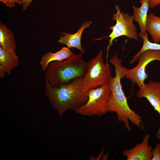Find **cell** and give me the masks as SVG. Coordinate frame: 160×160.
<instances>
[{
  "label": "cell",
  "mask_w": 160,
  "mask_h": 160,
  "mask_svg": "<svg viewBox=\"0 0 160 160\" xmlns=\"http://www.w3.org/2000/svg\"><path fill=\"white\" fill-rule=\"evenodd\" d=\"M141 6L137 7L134 5L132 6L133 10V15L135 21L137 22L140 29V32L144 33H146V24L148 16V12L149 6L148 0H140Z\"/></svg>",
  "instance_id": "12"
},
{
  "label": "cell",
  "mask_w": 160,
  "mask_h": 160,
  "mask_svg": "<svg viewBox=\"0 0 160 160\" xmlns=\"http://www.w3.org/2000/svg\"><path fill=\"white\" fill-rule=\"evenodd\" d=\"M110 94L108 84L89 90L87 102L75 111L76 113L88 116H101L109 112Z\"/></svg>",
  "instance_id": "5"
},
{
  "label": "cell",
  "mask_w": 160,
  "mask_h": 160,
  "mask_svg": "<svg viewBox=\"0 0 160 160\" xmlns=\"http://www.w3.org/2000/svg\"><path fill=\"white\" fill-rule=\"evenodd\" d=\"M149 7L154 9L159 5H160V0H148Z\"/></svg>",
  "instance_id": "19"
},
{
  "label": "cell",
  "mask_w": 160,
  "mask_h": 160,
  "mask_svg": "<svg viewBox=\"0 0 160 160\" xmlns=\"http://www.w3.org/2000/svg\"><path fill=\"white\" fill-rule=\"evenodd\" d=\"M152 157L151 160H160V143L156 145L152 151Z\"/></svg>",
  "instance_id": "17"
},
{
  "label": "cell",
  "mask_w": 160,
  "mask_h": 160,
  "mask_svg": "<svg viewBox=\"0 0 160 160\" xmlns=\"http://www.w3.org/2000/svg\"><path fill=\"white\" fill-rule=\"evenodd\" d=\"M139 35L143 39V45L140 51L133 56L130 61V64H132L135 62L140 54L145 50L148 49L160 50V44L150 42L148 39L147 32L144 33L140 32Z\"/></svg>",
  "instance_id": "16"
},
{
  "label": "cell",
  "mask_w": 160,
  "mask_h": 160,
  "mask_svg": "<svg viewBox=\"0 0 160 160\" xmlns=\"http://www.w3.org/2000/svg\"><path fill=\"white\" fill-rule=\"evenodd\" d=\"M0 46L8 51H15L17 47L13 33L1 21Z\"/></svg>",
  "instance_id": "14"
},
{
  "label": "cell",
  "mask_w": 160,
  "mask_h": 160,
  "mask_svg": "<svg viewBox=\"0 0 160 160\" xmlns=\"http://www.w3.org/2000/svg\"><path fill=\"white\" fill-rule=\"evenodd\" d=\"M136 96L139 98H146L160 116V82L150 80L143 88H140ZM155 135L160 140V125Z\"/></svg>",
  "instance_id": "8"
},
{
  "label": "cell",
  "mask_w": 160,
  "mask_h": 160,
  "mask_svg": "<svg viewBox=\"0 0 160 160\" xmlns=\"http://www.w3.org/2000/svg\"><path fill=\"white\" fill-rule=\"evenodd\" d=\"M83 54L81 52L74 54L67 59L50 63L46 70L45 81H47L52 86L57 87L76 79L83 78L88 67Z\"/></svg>",
  "instance_id": "3"
},
{
  "label": "cell",
  "mask_w": 160,
  "mask_h": 160,
  "mask_svg": "<svg viewBox=\"0 0 160 160\" xmlns=\"http://www.w3.org/2000/svg\"><path fill=\"white\" fill-rule=\"evenodd\" d=\"M23 9V10L27 9L33 0H21Z\"/></svg>",
  "instance_id": "20"
},
{
  "label": "cell",
  "mask_w": 160,
  "mask_h": 160,
  "mask_svg": "<svg viewBox=\"0 0 160 160\" xmlns=\"http://www.w3.org/2000/svg\"><path fill=\"white\" fill-rule=\"evenodd\" d=\"M146 30L151 35L154 43L160 41V17L152 12L148 15Z\"/></svg>",
  "instance_id": "15"
},
{
  "label": "cell",
  "mask_w": 160,
  "mask_h": 160,
  "mask_svg": "<svg viewBox=\"0 0 160 160\" xmlns=\"http://www.w3.org/2000/svg\"><path fill=\"white\" fill-rule=\"evenodd\" d=\"M6 73V70L4 67L0 64V78H2L4 77Z\"/></svg>",
  "instance_id": "21"
},
{
  "label": "cell",
  "mask_w": 160,
  "mask_h": 160,
  "mask_svg": "<svg viewBox=\"0 0 160 160\" xmlns=\"http://www.w3.org/2000/svg\"><path fill=\"white\" fill-rule=\"evenodd\" d=\"M115 8L117 12L113 15L112 19L116 23L114 25H111L109 28L112 31L108 36L110 38L109 44L107 47L106 58L107 59L110 47L113 44V41L116 39L122 36H125L129 39L135 40L138 39V34L136 31L137 27L133 23V15H130L127 13H124L121 12V8L116 5Z\"/></svg>",
  "instance_id": "6"
},
{
  "label": "cell",
  "mask_w": 160,
  "mask_h": 160,
  "mask_svg": "<svg viewBox=\"0 0 160 160\" xmlns=\"http://www.w3.org/2000/svg\"><path fill=\"white\" fill-rule=\"evenodd\" d=\"M122 61L118 58L116 54L109 60L114 67L115 74L114 77H111L108 84L110 90L108 111L116 113L118 121L123 123L127 131H131L129 121L141 129H143L145 125L142 117L129 108L122 89L121 80L125 78V67L122 65Z\"/></svg>",
  "instance_id": "1"
},
{
  "label": "cell",
  "mask_w": 160,
  "mask_h": 160,
  "mask_svg": "<svg viewBox=\"0 0 160 160\" xmlns=\"http://www.w3.org/2000/svg\"><path fill=\"white\" fill-rule=\"evenodd\" d=\"M150 135L146 134L142 141L137 144L132 148L126 149L122 152L123 155L127 160H151L152 148L149 145Z\"/></svg>",
  "instance_id": "9"
},
{
  "label": "cell",
  "mask_w": 160,
  "mask_h": 160,
  "mask_svg": "<svg viewBox=\"0 0 160 160\" xmlns=\"http://www.w3.org/2000/svg\"><path fill=\"white\" fill-rule=\"evenodd\" d=\"M88 69L82 83L87 91L107 84L112 76L109 64L104 62L103 52L87 62Z\"/></svg>",
  "instance_id": "4"
},
{
  "label": "cell",
  "mask_w": 160,
  "mask_h": 160,
  "mask_svg": "<svg viewBox=\"0 0 160 160\" xmlns=\"http://www.w3.org/2000/svg\"><path fill=\"white\" fill-rule=\"evenodd\" d=\"M0 64L4 67L6 73L10 75L12 69L19 64L18 57L15 51H8L0 46Z\"/></svg>",
  "instance_id": "13"
},
{
  "label": "cell",
  "mask_w": 160,
  "mask_h": 160,
  "mask_svg": "<svg viewBox=\"0 0 160 160\" xmlns=\"http://www.w3.org/2000/svg\"><path fill=\"white\" fill-rule=\"evenodd\" d=\"M83 79L78 78L57 87L45 81V95L60 115L68 110L76 111L87 102L88 91L84 87Z\"/></svg>",
  "instance_id": "2"
},
{
  "label": "cell",
  "mask_w": 160,
  "mask_h": 160,
  "mask_svg": "<svg viewBox=\"0 0 160 160\" xmlns=\"http://www.w3.org/2000/svg\"><path fill=\"white\" fill-rule=\"evenodd\" d=\"M73 54L67 47H63L60 50L55 53L51 51L47 52L42 56L40 61L41 69L45 71L50 63L56 61H63L69 58Z\"/></svg>",
  "instance_id": "11"
},
{
  "label": "cell",
  "mask_w": 160,
  "mask_h": 160,
  "mask_svg": "<svg viewBox=\"0 0 160 160\" xmlns=\"http://www.w3.org/2000/svg\"><path fill=\"white\" fill-rule=\"evenodd\" d=\"M91 23V21L84 22L78 31L74 34L63 32L58 42L61 44L65 45L69 48H76L80 51L81 53L83 54L85 52V50L81 47V35L84 30L89 27Z\"/></svg>",
  "instance_id": "10"
},
{
  "label": "cell",
  "mask_w": 160,
  "mask_h": 160,
  "mask_svg": "<svg viewBox=\"0 0 160 160\" xmlns=\"http://www.w3.org/2000/svg\"><path fill=\"white\" fill-rule=\"evenodd\" d=\"M138 63L134 68L127 69L125 68L124 77L129 80L133 84H136L140 88L145 86V81L148 77L145 68L150 62L157 60L160 62V50L148 49L139 55Z\"/></svg>",
  "instance_id": "7"
},
{
  "label": "cell",
  "mask_w": 160,
  "mask_h": 160,
  "mask_svg": "<svg viewBox=\"0 0 160 160\" xmlns=\"http://www.w3.org/2000/svg\"><path fill=\"white\" fill-rule=\"evenodd\" d=\"M0 1L5 4L6 7H9L10 8L15 6V3L19 5L22 4L21 0H0Z\"/></svg>",
  "instance_id": "18"
}]
</instances>
